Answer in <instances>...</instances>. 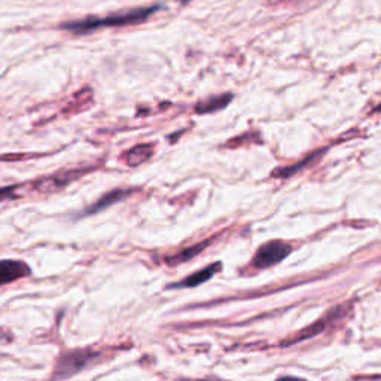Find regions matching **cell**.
<instances>
[{"label": "cell", "instance_id": "cell-9", "mask_svg": "<svg viewBox=\"0 0 381 381\" xmlns=\"http://www.w3.org/2000/svg\"><path fill=\"white\" fill-rule=\"evenodd\" d=\"M326 149H320V151H316V152H313L310 154L306 160H302L301 162L295 164V165H290V167H281L277 171L272 173V176H276V178H281V179H286V178H290V176H294L295 173L301 171L302 169H306L307 165H311L313 162H316L322 155L325 154Z\"/></svg>", "mask_w": 381, "mask_h": 381}, {"label": "cell", "instance_id": "cell-7", "mask_svg": "<svg viewBox=\"0 0 381 381\" xmlns=\"http://www.w3.org/2000/svg\"><path fill=\"white\" fill-rule=\"evenodd\" d=\"M222 268L221 262H216V263H212V266L206 267L204 270H200L197 272H194V275H191L189 277L183 279L182 281L179 283H174V285H171L170 288H197L200 286L201 283L210 280L216 272Z\"/></svg>", "mask_w": 381, "mask_h": 381}, {"label": "cell", "instance_id": "cell-1", "mask_svg": "<svg viewBox=\"0 0 381 381\" xmlns=\"http://www.w3.org/2000/svg\"><path fill=\"white\" fill-rule=\"evenodd\" d=\"M160 6H151V8H139V9H133V11L129 12H122V14H113L104 18H85L82 21H75V23H67L63 24L64 30H69L72 33L77 35H84V33H90L97 30V28L102 27H118V26H127V24H138L148 19L151 14H154L156 9Z\"/></svg>", "mask_w": 381, "mask_h": 381}, {"label": "cell", "instance_id": "cell-5", "mask_svg": "<svg viewBox=\"0 0 381 381\" xmlns=\"http://www.w3.org/2000/svg\"><path fill=\"white\" fill-rule=\"evenodd\" d=\"M28 275H30V268H28L24 262L11 259L2 261V267H0V277L2 279H0V283H2L3 286Z\"/></svg>", "mask_w": 381, "mask_h": 381}, {"label": "cell", "instance_id": "cell-4", "mask_svg": "<svg viewBox=\"0 0 381 381\" xmlns=\"http://www.w3.org/2000/svg\"><path fill=\"white\" fill-rule=\"evenodd\" d=\"M347 310H344L343 306H340V307H335V308H332L328 315H325L322 319H319L316 324H313L310 326H307L306 329H302L299 331L298 334L294 337V338H290L288 341H285V343H283V346H292V344H295V343H299V341H304V340H308V338H313V337H316L319 334H322V332H324L332 322L340 319L341 316L344 315Z\"/></svg>", "mask_w": 381, "mask_h": 381}, {"label": "cell", "instance_id": "cell-10", "mask_svg": "<svg viewBox=\"0 0 381 381\" xmlns=\"http://www.w3.org/2000/svg\"><path fill=\"white\" fill-rule=\"evenodd\" d=\"M213 239H214V237L209 239L207 241H204V243L195 244V246H192V248H188V249H185V250H180L179 253H176V255L169 257V258H167V262L170 263V266H178V263H183V262L189 261L191 258L197 257L198 253H201L204 249H206V248L209 246V244L213 241Z\"/></svg>", "mask_w": 381, "mask_h": 381}, {"label": "cell", "instance_id": "cell-6", "mask_svg": "<svg viewBox=\"0 0 381 381\" xmlns=\"http://www.w3.org/2000/svg\"><path fill=\"white\" fill-rule=\"evenodd\" d=\"M129 195H130V189H115V191H111L109 194H104L99 201H95L91 207H88L82 213V216H91V214L103 212L107 207L113 206L115 203H120V201L125 200Z\"/></svg>", "mask_w": 381, "mask_h": 381}, {"label": "cell", "instance_id": "cell-11", "mask_svg": "<svg viewBox=\"0 0 381 381\" xmlns=\"http://www.w3.org/2000/svg\"><path fill=\"white\" fill-rule=\"evenodd\" d=\"M152 151H154L152 145H139L136 146V148H133L130 152H127L125 161L127 164L131 165V167H138V165H140L142 162H145L152 155Z\"/></svg>", "mask_w": 381, "mask_h": 381}, {"label": "cell", "instance_id": "cell-2", "mask_svg": "<svg viewBox=\"0 0 381 381\" xmlns=\"http://www.w3.org/2000/svg\"><path fill=\"white\" fill-rule=\"evenodd\" d=\"M292 248L288 243L280 241V240H272L258 249V252L253 257V267H257L259 270H266L270 268L276 263L281 262L286 257L290 255Z\"/></svg>", "mask_w": 381, "mask_h": 381}, {"label": "cell", "instance_id": "cell-3", "mask_svg": "<svg viewBox=\"0 0 381 381\" xmlns=\"http://www.w3.org/2000/svg\"><path fill=\"white\" fill-rule=\"evenodd\" d=\"M94 357L95 355L88 350H75V351H69V353H64L60 359H58L54 377L55 378L72 377L76 373H80L81 369H84Z\"/></svg>", "mask_w": 381, "mask_h": 381}, {"label": "cell", "instance_id": "cell-13", "mask_svg": "<svg viewBox=\"0 0 381 381\" xmlns=\"http://www.w3.org/2000/svg\"><path fill=\"white\" fill-rule=\"evenodd\" d=\"M373 112H377V113H381V103H380L378 106H375V107H374V109H373Z\"/></svg>", "mask_w": 381, "mask_h": 381}, {"label": "cell", "instance_id": "cell-12", "mask_svg": "<svg viewBox=\"0 0 381 381\" xmlns=\"http://www.w3.org/2000/svg\"><path fill=\"white\" fill-rule=\"evenodd\" d=\"M73 178V173H69V174H66V176H57V178H50V179H44L37 183V188L41 189L42 192H54L57 191L58 188H62L64 187V185L69 183Z\"/></svg>", "mask_w": 381, "mask_h": 381}, {"label": "cell", "instance_id": "cell-8", "mask_svg": "<svg viewBox=\"0 0 381 381\" xmlns=\"http://www.w3.org/2000/svg\"><path fill=\"white\" fill-rule=\"evenodd\" d=\"M232 100V94H222L216 97H210V99L197 103L195 106V112L197 113H212L227 107Z\"/></svg>", "mask_w": 381, "mask_h": 381}]
</instances>
